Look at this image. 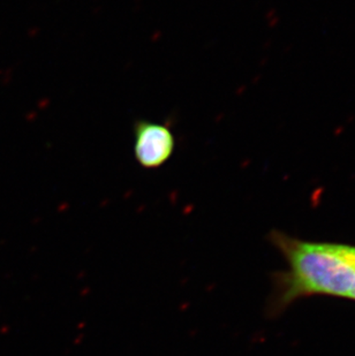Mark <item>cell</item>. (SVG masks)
I'll use <instances>...</instances> for the list:
<instances>
[{
    "instance_id": "cell-1",
    "label": "cell",
    "mask_w": 355,
    "mask_h": 356,
    "mask_svg": "<svg viewBox=\"0 0 355 356\" xmlns=\"http://www.w3.org/2000/svg\"><path fill=\"white\" fill-rule=\"evenodd\" d=\"M272 240L288 264L281 277L278 306L315 296L355 300V245L305 241L283 233Z\"/></svg>"
},
{
    "instance_id": "cell-2",
    "label": "cell",
    "mask_w": 355,
    "mask_h": 356,
    "mask_svg": "<svg viewBox=\"0 0 355 356\" xmlns=\"http://www.w3.org/2000/svg\"><path fill=\"white\" fill-rule=\"evenodd\" d=\"M175 149V134L166 124L139 120L134 126V156L144 168H161Z\"/></svg>"
}]
</instances>
